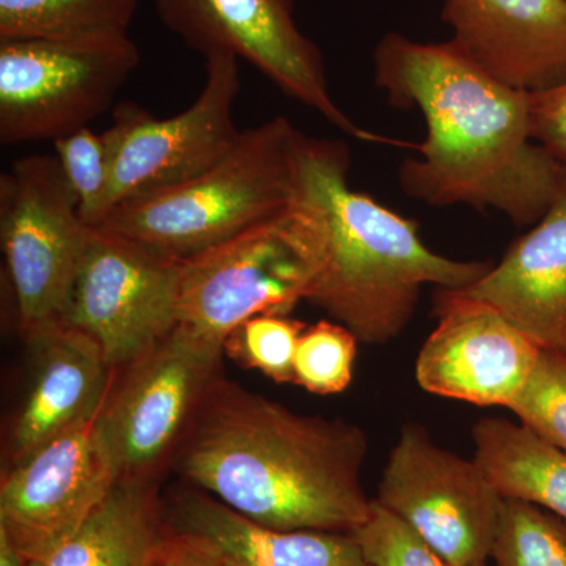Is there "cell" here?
Wrapping results in <instances>:
<instances>
[{
	"mask_svg": "<svg viewBox=\"0 0 566 566\" xmlns=\"http://www.w3.org/2000/svg\"><path fill=\"white\" fill-rule=\"evenodd\" d=\"M55 158L61 163L71 191L77 200L82 222L95 229L109 214L112 182L111 148L104 134L91 129L54 142Z\"/></svg>",
	"mask_w": 566,
	"mask_h": 566,
	"instance_id": "23",
	"label": "cell"
},
{
	"mask_svg": "<svg viewBox=\"0 0 566 566\" xmlns=\"http://www.w3.org/2000/svg\"><path fill=\"white\" fill-rule=\"evenodd\" d=\"M139 62L129 35L0 41V142H55L87 128Z\"/></svg>",
	"mask_w": 566,
	"mask_h": 566,
	"instance_id": "6",
	"label": "cell"
},
{
	"mask_svg": "<svg viewBox=\"0 0 566 566\" xmlns=\"http://www.w3.org/2000/svg\"><path fill=\"white\" fill-rule=\"evenodd\" d=\"M375 84L427 123L419 158L400 167L401 189L431 207L493 208L535 226L566 197V164L534 139L531 92L476 65L452 41L417 43L387 33L374 54Z\"/></svg>",
	"mask_w": 566,
	"mask_h": 566,
	"instance_id": "1",
	"label": "cell"
},
{
	"mask_svg": "<svg viewBox=\"0 0 566 566\" xmlns=\"http://www.w3.org/2000/svg\"><path fill=\"white\" fill-rule=\"evenodd\" d=\"M457 292L493 307L539 348L566 354V197Z\"/></svg>",
	"mask_w": 566,
	"mask_h": 566,
	"instance_id": "17",
	"label": "cell"
},
{
	"mask_svg": "<svg viewBox=\"0 0 566 566\" xmlns=\"http://www.w3.org/2000/svg\"><path fill=\"white\" fill-rule=\"evenodd\" d=\"M181 263L120 234L88 230L61 324L91 337L112 370L129 367L177 326Z\"/></svg>",
	"mask_w": 566,
	"mask_h": 566,
	"instance_id": "9",
	"label": "cell"
},
{
	"mask_svg": "<svg viewBox=\"0 0 566 566\" xmlns=\"http://www.w3.org/2000/svg\"><path fill=\"white\" fill-rule=\"evenodd\" d=\"M164 535L151 480L120 479L69 542L25 566H153Z\"/></svg>",
	"mask_w": 566,
	"mask_h": 566,
	"instance_id": "19",
	"label": "cell"
},
{
	"mask_svg": "<svg viewBox=\"0 0 566 566\" xmlns=\"http://www.w3.org/2000/svg\"><path fill=\"white\" fill-rule=\"evenodd\" d=\"M376 501L415 528L450 566L486 564L502 497L474 458L434 444L406 423L390 450Z\"/></svg>",
	"mask_w": 566,
	"mask_h": 566,
	"instance_id": "10",
	"label": "cell"
},
{
	"mask_svg": "<svg viewBox=\"0 0 566 566\" xmlns=\"http://www.w3.org/2000/svg\"><path fill=\"white\" fill-rule=\"evenodd\" d=\"M28 340L35 354L11 431V463L102 412L115 375L99 346L73 327L57 324Z\"/></svg>",
	"mask_w": 566,
	"mask_h": 566,
	"instance_id": "18",
	"label": "cell"
},
{
	"mask_svg": "<svg viewBox=\"0 0 566 566\" xmlns=\"http://www.w3.org/2000/svg\"><path fill=\"white\" fill-rule=\"evenodd\" d=\"M118 480L98 412L10 464L0 531L25 560H41L84 526Z\"/></svg>",
	"mask_w": 566,
	"mask_h": 566,
	"instance_id": "13",
	"label": "cell"
},
{
	"mask_svg": "<svg viewBox=\"0 0 566 566\" xmlns=\"http://www.w3.org/2000/svg\"><path fill=\"white\" fill-rule=\"evenodd\" d=\"M296 133L285 117L245 129L207 172L123 200L98 229L180 262L221 244L293 202Z\"/></svg>",
	"mask_w": 566,
	"mask_h": 566,
	"instance_id": "4",
	"label": "cell"
},
{
	"mask_svg": "<svg viewBox=\"0 0 566 566\" xmlns=\"http://www.w3.org/2000/svg\"><path fill=\"white\" fill-rule=\"evenodd\" d=\"M453 44L512 87L566 82V0H444Z\"/></svg>",
	"mask_w": 566,
	"mask_h": 566,
	"instance_id": "15",
	"label": "cell"
},
{
	"mask_svg": "<svg viewBox=\"0 0 566 566\" xmlns=\"http://www.w3.org/2000/svg\"><path fill=\"white\" fill-rule=\"evenodd\" d=\"M345 142L307 136L293 144L294 196L314 211L319 266L307 303L326 312L364 345L397 340L415 318L423 286L461 290L491 262H463L431 251L412 219L348 182Z\"/></svg>",
	"mask_w": 566,
	"mask_h": 566,
	"instance_id": "3",
	"label": "cell"
},
{
	"mask_svg": "<svg viewBox=\"0 0 566 566\" xmlns=\"http://www.w3.org/2000/svg\"><path fill=\"white\" fill-rule=\"evenodd\" d=\"M438 324L416 360V381L436 397L509 406L534 370L542 348L488 304L457 290H436Z\"/></svg>",
	"mask_w": 566,
	"mask_h": 566,
	"instance_id": "14",
	"label": "cell"
},
{
	"mask_svg": "<svg viewBox=\"0 0 566 566\" xmlns=\"http://www.w3.org/2000/svg\"><path fill=\"white\" fill-rule=\"evenodd\" d=\"M531 109L534 139L566 164V82L531 93Z\"/></svg>",
	"mask_w": 566,
	"mask_h": 566,
	"instance_id": "28",
	"label": "cell"
},
{
	"mask_svg": "<svg viewBox=\"0 0 566 566\" xmlns=\"http://www.w3.org/2000/svg\"><path fill=\"white\" fill-rule=\"evenodd\" d=\"M318 266V222L293 196L273 218L182 260L177 326L223 348L253 316L289 315L307 301Z\"/></svg>",
	"mask_w": 566,
	"mask_h": 566,
	"instance_id": "5",
	"label": "cell"
},
{
	"mask_svg": "<svg viewBox=\"0 0 566 566\" xmlns=\"http://www.w3.org/2000/svg\"><path fill=\"white\" fill-rule=\"evenodd\" d=\"M222 346L175 326L172 333L126 367L111 390L99 424L120 479L151 480L177 452L197 409L221 370Z\"/></svg>",
	"mask_w": 566,
	"mask_h": 566,
	"instance_id": "12",
	"label": "cell"
},
{
	"mask_svg": "<svg viewBox=\"0 0 566 566\" xmlns=\"http://www.w3.org/2000/svg\"><path fill=\"white\" fill-rule=\"evenodd\" d=\"M139 0H0V41L128 35Z\"/></svg>",
	"mask_w": 566,
	"mask_h": 566,
	"instance_id": "21",
	"label": "cell"
},
{
	"mask_svg": "<svg viewBox=\"0 0 566 566\" xmlns=\"http://www.w3.org/2000/svg\"><path fill=\"white\" fill-rule=\"evenodd\" d=\"M88 230L54 156H25L0 177L3 264L25 337L62 323Z\"/></svg>",
	"mask_w": 566,
	"mask_h": 566,
	"instance_id": "7",
	"label": "cell"
},
{
	"mask_svg": "<svg viewBox=\"0 0 566 566\" xmlns=\"http://www.w3.org/2000/svg\"><path fill=\"white\" fill-rule=\"evenodd\" d=\"M357 344L352 331L329 319L305 326L294 356V385L318 395L344 392L353 381Z\"/></svg>",
	"mask_w": 566,
	"mask_h": 566,
	"instance_id": "24",
	"label": "cell"
},
{
	"mask_svg": "<svg viewBox=\"0 0 566 566\" xmlns=\"http://www.w3.org/2000/svg\"><path fill=\"white\" fill-rule=\"evenodd\" d=\"M28 560L21 556L20 551L10 542L6 532L0 531V566H25Z\"/></svg>",
	"mask_w": 566,
	"mask_h": 566,
	"instance_id": "30",
	"label": "cell"
},
{
	"mask_svg": "<svg viewBox=\"0 0 566 566\" xmlns=\"http://www.w3.org/2000/svg\"><path fill=\"white\" fill-rule=\"evenodd\" d=\"M490 558L495 566H566V521L504 497Z\"/></svg>",
	"mask_w": 566,
	"mask_h": 566,
	"instance_id": "22",
	"label": "cell"
},
{
	"mask_svg": "<svg viewBox=\"0 0 566 566\" xmlns=\"http://www.w3.org/2000/svg\"><path fill=\"white\" fill-rule=\"evenodd\" d=\"M474 566H486V564H476Z\"/></svg>",
	"mask_w": 566,
	"mask_h": 566,
	"instance_id": "31",
	"label": "cell"
},
{
	"mask_svg": "<svg viewBox=\"0 0 566 566\" xmlns=\"http://www.w3.org/2000/svg\"><path fill=\"white\" fill-rule=\"evenodd\" d=\"M163 512L170 535L219 566H374L348 532L262 526L196 488L175 494Z\"/></svg>",
	"mask_w": 566,
	"mask_h": 566,
	"instance_id": "16",
	"label": "cell"
},
{
	"mask_svg": "<svg viewBox=\"0 0 566 566\" xmlns=\"http://www.w3.org/2000/svg\"><path fill=\"white\" fill-rule=\"evenodd\" d=\"M474 460L502 497L531 502L566 521V452L521 423L485 417L472 427Z\"/></svg>",
	"mask_w": 566,
	"mask_h": 566,
	"instance_id": "20",
	"label": "cell"
},
{
	"mask_svg": "<svg viewBox=\"0 0 566 566\" xmlns=\"http://www.w3.org/2000/svg\"><path fill=\"white\" fill-rule=\"evenodd\" d=\"M155 9L163 24L203 57L243 59L354 139L400 144L360 128L334 102L322 51L297 25L294 0H155Z\"/></svg>",
	"mask_w": 566,
	"mask_h": 566,
	"instance_id": "8",
	"label": "cell"
},
{
	"mask_svg": "<svg viewBox=\"0 0 566 566\" xmlns=\"http://www.w3.org/2000/svg\"><path fill=\"white\" fill-rule=\"evenodd\" d=\"M305 324L286 315H259L227 337L223 352L279 385H294V356Z\"/></svg>",
	"mask_w": 566,
	"mask_h": 566,
	"instance_id": "25",
	"label": "cell"
},
{
	"mask_svg": "<svg viewBox=\"0 0 566 566\" xmlns=\"http://www.w3.org/2000/svg\"><path fill=\"white\" fill-rule=\"evenodd\" d=\"M509 411L528 431L566 452V354L542 349Z\"/></svg>",
	"mask_w": 566,
	"mask_h": 566,
	"instance_id": "26",
	"label": "cell"
},
{
	"mask_svg": "<svg viewBox=\"0 0 566 566\" xmlns=\"http://www.w3.org/2000/svg\"><path fill=\"white\" fill-rule=\"evenodd\" d=\"M238 95V59L210 54L202 92L180 114L155 118L136 103L118 104L114 123L103 133L112 158L109 212L129 197L191 180L221 161L240 139Z\"/></svg>",
	"mask_w": 566,
	"mask_h": 566,
	"instance_id": "11",
	"label": "cell"
},
{
	"mask_svg": "<svg viewBox=\"0 0 566 566\" xmlns=\"http://www.w3.org/2000/svg\"><path fill=\"white\" fill-rule=\"evenodd\" d=\"M352 534L374 566H450L415 528L376 499L370 515Z\"/></svg>",
	"mask_w": 566,
	"mask_h": 566,
	"instance_id": "27",
	"label": "cell"
},
{
	"mask_svg": "<svg viewBox=\"0 0 566 566\" xmlns=\"http://www.w3.org/2000/svg\"><path fill=\"white\" fill-rule=\"evenodd\" d=\"M363 428L294 412L219 376L177 449L178 472L277 531L352 532L370 515Z\"/></svg>",
	"mask_w": 566,
	"mask_h": 566,
	"instance_id": "2",
	"label": "cell"
},
{
	"mask_svg": "<svg viewBox=\"0 0 566 566\" xmlns=\"http://www.w3.org/2000/svg\"><path fill=\"white\" fill-rule=\"evenodd\" d=\"M153 566H219L202 551L166 531Z\"/></svg>",
	"mask_w": 566,
	"mask_h": 566,
	"instance_id": "29",
	"label": "cell"
}]
</instances>
